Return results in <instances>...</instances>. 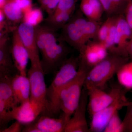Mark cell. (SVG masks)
I'll use <instances>...</instances> for the list:
<instances>
[{
    "label": "cell",
    "instance_id": "17",
    "mask_svg": "<svg viewBox=\"0 0 132 132\" xmlns=\"http://www.w3.org/2000/svg\"><path fill=\"white\" fill-rule=\"evenodd\" d=\"M11 85L17 105L30 99L31 95L30 81L27 76L17 74L13 76Z\"/></svg>",
    "mask_w": 132,
    "mask_h": 132
},
{
    "label": "cell",
    "instance_id": "12",
    "mask_svg": "<svg viewBox=\"0 0 132 132\" xmlns=\"http://www.w3.org/2000/svg\"><path fill=\"white\" fill-rule=\"evenodd\" d=\"M79 52V61L90 69L104 60L109 53L104 43L96 40L88 41Z\"/></svg>",
    "mask_w": 132,
    "mask_h": 132
},
{
    "label": "cell",
    "instance_id": "34",
    "mask_svg": "<svg viewBox=\"0 0 132 132\" xmlns=\"http://www.w3.org/2000/svg\"><path fill=\"white\" fill-rule=\"evenodd\" d=\"M6 27V24L4 21H0V32L4 33V30Z\"/></svg>",
    "mask_w": 132,
    "mask_h": 132
},
{
    "label": "cell",
    "instance_id": "29",
    "mask_svg": "<svg viewBox=\"0 0 132 132\" xmlns=\"http://www.w3.org/2000/svg\"><path fill=\"white\" fill-rule=\"evenodd\" d=\"M124 15L126 21L131 29L132 34V0H128V1Z\"/></svg>",
    "mask_w": 132,
    "mask_h": 132
},
{
    "label": "cell",
    "instance_id": "19",
    "mask_svg": "<svg viewBox=\"0 0 132 132\" xmlns=\"http://www.w3.org/2000/svg\"><path fill=\"white\" fill-rule=\"evenodd\" d=\"M74 12H59L49 15L47 20L50 26L48 27L54 31L62 28L73 15Z\"/></svg>",
    "mask_w": 132,
    "mask_h": 132
},
{
    "label": "cell",
    "instance_id": "22",
    "mask_svg": "<svg viewBox=\"0 0 132 132\" xmlns=\"http://www.w3.org/2000/svg\"><path fill=\"white\" fill-rule=\"evenodd\" d=\"M43 15L41 9L32 8L23 14L22 22L35 27L39 26L43 21Z\"/></svg>",
    "mask_w": 132,
    "mask_h": 132
},
{
    "label": "cell",
    "instance_id": "23",
    "mask_svg": "<svg viewBox=\"0 0 132 132\" xmlns=\"http://www.w3.org/2000/svg\"><path fill=\"white\" fill-rule=\"evenodd\" d=\"M120 82L126 88L132 87V62L127 63L118 72Z\"/></svg>",
    "mask_w": 132,
    "mask_h": 132
},
{
    "label": "cell",
    "instance_id": "14",
    "mask_svg": "<svg viewBox=\"0 0 132 132\" xmlns=\"http://www.w3.org/2000/svg\"><path fill=\"white\" fill-rule=\"evenodd\" d=\"M67 122L64 116L59 118L42 116L36 122L26 125L22 132H64Z\"/></svg>",
    "mask_w": 132,
    "mask_h": 132
},
{
    "label": "cell",
    "instance_id": "39",
    "mask_svg": "<svg viewBox=\"0 0 132 132\" xmlns=\"http://www.w3.org/2000/svg\"><path fill=\"white\" fill-rule=\"evenodd\" d=\"M126 1H128V0H126Z\"/></svg>",
    "mask_w": 132,
    "mask_h": 132
},
{
    "label": "cell",
    "instance_id": "36",
    "mask_svg": "<svg viewBox=\"0 0 132 132\" xmlns=\"http://www.w3.org/2000/svg\"><path fill=\"white\" fill-rule=\"evenodd\" d=\"M7 0H0V8L2 9Z\"/></svg>",
    "mask_w": 132,
    "mask_h": 132
},
{
    "label": "cell",
    "instance_id": "31",
    "mask_svg": "<svg viewBox=\"0 0 132 132\" xmlns=\"http://www.w3.org/2000/svg\"><path fill=\"white\" fill-rule=\"evenodd\" d=\"M23 125L16 121L7 128H5L2 131L3 132H20L22 131Z\"/></svg>",
    "mask_w": 132,
    "mask_h": 132
},
{
    "label": "cell",
    "instance_id": "18",
    "mask_svg": "<svg viewBox=\"0 0 132 132\" xmlns=\"http://www.w3.org/2000/svg\"><path fill=\"white\" fill-rule=\"evenodd\" d=\"M80 10L87 19L98 22L104 12L99 0H81Z\"/></svg>",
    "mask_w": 132,
    "mask_h": 132
},
{
    "label": "cell",
    "instance_id": "21",
    "mask_svg": "<svg viewBox=\"0 0 132 132\" xmlns=\"http://www.w3.org/2000/svg\"><path fill=\"white\" fill-rule=\"evenodd\" d=\"M14 65L6 46L0 48V76H11Z\"/></svg>",
    "mask_w": 132,
    "mask_h": 132
},
{
    "label": "cell",
    "instance_id": "6",
    "mask_svg": "<svg viewBox=\"0 0 132 132\" xmlns=\"http://www.w3.org/2000/svg\"><path fill=\"white\" fill-rule=\"evenodd\" d=\"M85 88L88 94L87 110L91 116L118 99L126 96L127 91V88L123 86L113 88L108 93L103 89L97 87Z\"/></svg>",
    "mask_w": 132,
    "mask_h": 132
},
{
    "label": "cell",
    "instance_id": "33",
    "mask_svg": "<svg viewBox=\"0 0 132 132\" xmlns=\"http://www.w3.org/2000/svg\"><path fill=\"white\" fill-rule=\"evenodd\" d=\"M127 52L128 57H130L132 59V38L128 44Z\"/></svg>",
    "mask_w": 132,
    "mask_h": 132
},
{
    "label": "cell",
    "instance_id": "32",
    "mask_svg": "<svg viewBox=\"0 0 132 132\" xmlns=\"http://www.w3.org/2000/svg\"><path fill=\"white\" fill-rule=\"evenodd\" d=\"M60 0H50V3L46 12L49 15H51L54 12Z\"/></svg>",
    "mask_w": 132,
    "mask_h": 132
},
{
    "label": "cell",
    "instance_id": "5",
    "mask_svg": "<svg viewBox=\"0 0 132 132\" xmlns=\"http://www.w3.org/2000/svg\"><path fill=\"white\" fill-rule=\"evenodd\" d=\"M87 20L81 11L73 14L62 28L61 39L79 51L88 42L85 32Z\"/></svg>",
    "mask_w": 132,
    "mask_h": 132
},
{
    "label": "cell",
    "instance_id": "15",
    "mask_svg": "<svg viewBox=\"0 0 132 132\" xmlns=\"http://www.w3.org/2000/svg\"><path fill=\"white\" fill-rule=\"evenodd\" d=\"M132 37L131 31L123 14L119 15L116 19L115 40V54L128 57V44Z\"/></svg>",
    "mask_w": 132,
    "mask_h": 132
},
{
    "label": "cell",
    "instance_id": "13",
    "mask_svg": "<svg viewBox=\"0 0 132 132\" xmlns=\"http://www.w3.org/2000/svg\"><path fill=\"white\" fill-rule=\"evenodd\" d=\"M16 30L28 52L31 65L42 64L39 51L36 43L35 27L22 22Z\"/></svg>",
    "mask_w": 132,
    "mask_h": 132
},
{
    "label": "cell",
    "instance_id": "26",
    "mask_svg": "<svg viewBox=\"0 0 132 132\" xmlns=\"http://www.w3.org/2000/svg\"><path fill=\"white\" fill-rule=\"evenodd\" d=\"M127 107L126 113L122 121V132H132V101Z\"/></svg>",
    "mask_w": 132,
    "mask_h": 132
},
{
    "label": "cell",
    "instance_id": "3",
    "mask_svg": "<svg viewBox=\"0 0 132 132\" xmlns=\"http://www.w3.org/2000/svg\"><path fill=\"white\" fill-rule=\"evenodd\" d=\"M129 59L128 57L109 53L104 60L88 72L84 87L103 89L107 82L128 62Z\"/></svg>",
    "mask_w": 132,
    "mask_h": 132
},
{
    "label": "cell",
    "instance_id": "11",
    "mask_svg": "<svg viewBox=\"0 0 132 132\" xmlns=\"http://www.w3.org/2000/svg\"><path fill=\"white\" fill-rule=\"evenodd\" d=\"M129 102L126 96H124L93 114L89 132L104 131L109 121L116 112L124 107H127Z\"/></svg>",
    "mask_w": 132,
    "mask_h": 132
},
{
    "label": "cell",
    "instance_id": "4",
    "mask_svg": "<svg viewBox=\"0 0 132 132\" xmlns=\"http://www.w3.org/2000/svg\"><path fill=\"white\" fill-rule=\"evenodd\" d=\"M90 69L79 62L77 74L62 90L60 95L61 111L67 123L72 117L80 100L86 78Z\"/></svg>",
    "mask_w": 132,
    "mask_h": 132
},
{
    "label": "cell",
    "instance_id": "38",
    "mask_svg": "<svg viewBox=\"0 0 132 132\" xmlns=\"http://www.w3.org/2000/svg\"><path fill=\"white\" fill-rule=\"evenodd\" d=\"M2 130V127L1 125V123H0V132H1Z\"/></svg>",
    "mask_w": 132,
    "mask_h": 132
},
{
    "label": "cell",
    "instance_id": "40",
    "mask_svg": "<svg viewBox=\"0 0 132 132\" xmlns=\"http://www.w3.org/2000/svg\"><path fill=\"white\" fill-rule=\"evenodd\" d=\"M38 1H39V0H38Z\"/></svg>",
    "mask_w": 132,
    "mask_h": 132
},
{
    "label": "cell",
    "instance_id": "37",
    "mask_svg": "<svg viewBox=\"0 0 132 132\" xmlns=\"http://www.w3.org/2000/svg\"><path fill=\"white\" fill-rule=\"evenodd\" d=\"M4 33L2 32H0V38H2V37H3L4 36Z\"/></svg>",
    "mask_w": 132,
    "mask_h": 132
},
{
    "label": "cell",
    "instance_id": "10",
    "mask_svg": "<svg viewBox=\"0 0 132 132\" xmlns=\"http://www.w3.org/2000/svg\"><path fill=\"white\" fill-rule=\"evenodd\" d=\"M45 111L46 106L44 105L29 99L15 106L11 112V117L12 120L26 125L35 121Z\"/></svg>",
    "mask_w": 132,
    "mask_h": 132
},
{
    "label": "cell",
    "instance_id": "30",
    "mask_svg": "<svg viewBox=\"0 0 132 132\" xmlns=\"http://www.w3.org/2000/svg\"><path fill=\"white\" fill-rule=\"evenodd\" d=\"M20 8L23 14L33 8L32 0H14Z\"/></svg>",
    "mask_w": 132,
    "mask_h": 132
},
{
    "label": "cell",
    "instance_id": "2",
    "mask_svg": "<svg viewBox=\"0 0 132 132\" xmlns=\"http://www.w3.org/2000/svg\"><path fill=\"white\" fill-rule=\"evenodd\" d=\"M79 59L71 57L66 60L59 68L47 91L46 112L56 114L61 111L60 95L62 90L77 74Z\"/></svg>",
    "mask_w": 132,
    "mask_h": 132
},
{
    "label": "cell",
    "instance_id": "27",
    "mask_svg": "<svg viewBox=\"0 0 132 132\" xmlns=\"http://www.w3.org/2000/svg\"><path fill=\"white\" fill-rule=\"evenodd\" d=\"M75 0H60L53 13L61 12L75 11Z\"/></svg>",
    "mask_w": 132,
    "mask_h": 132
},
{
    "label": "cell",
    "instance_id": "20",
    "mask_svg": "<svg viewBox=\"0 0 132 132\" xmlns=\"http://www.w3.org/2000/svg\"><path fill=\"white\" fill-rule=\"evenodd\" d=\"M2 9L5 16L10 21L18 22L22 20L23 12L14 0H7Z\"/></svg>",
    "mask_w": 132,
    "mask_h": 132
},
{
    "label": "cell",
    "instance_id": "7",
    "mask_svg": "<svg viewBox=\"0 0 132 132\" xmlns=\"http://www.w3.org/2000/svg\"><path fill=\"white\" fill-rule=\"evenodd\" d=\"M13 76H0V123L2 131L5 129L6 125L12 120L11 112L18 105L15 100L11 85Z\"/></svg>",
    "mask_w": 132,
    "mask_h": 132
},
{
    "label": "cell",
    "instance_id": "8",
    "mask_svg": "<svg viewBox=\"0 0 132 132\" xmlns=\"http://www.w3.org/2000/svg\"><path fill=\"white\" fill-rule=\"evenodd\" d=\"M45 74L41 64L31 65L27 74L30 81V100L43 104L46 106V109L47 88L45 83Z\"/></svg>",
    "mask_w": 132,
    "mask_h": 132
},
{
    "label": "cell",
    "instance_id": "28",
    "mask_svg": "<svg viewBox=\"0 0 132 132\" xmlns=\"http://www.w3.org/2000/svg\"><path fill=\"white\" fill-rule=\"evenodd\" d=\"M104 12L109 16L120 15L119 12L112 0H99Z\"/></svg>",
    "mask_w": 132,
    "mask_h": 132
},
{
    "label": "cell",
    "instance_id": "1",
    "mask_svg": "<svg viewBox=\"0 0 132 132\" xmlns=\"http://www.w3.org/2000/svg\"><path fill=\"white\" fill-rule=\"evenodd\" d=\"M36 43L42 56L44 72H51L65 61L68 50L62 40L58 39L54 31L47 27L38 29L36 33Z\"/></svg>",
    "mask_w": 132,
    "mask_h": 132
},
{
    "label": "cell",
    "instance_id": "16",
    "mask_svg": "<svg viewBox=\"0 0 132 132\" xmlns=\"http://www.w3.org/2000/svg\"><path fill=\"white\" fill-rule=\"evenodd\" d=\"M12 53L15 67L19 73L27 76V68L29 56L16 30L13 35Z\"/></svg>",
    "mask_w": 132,
    "mask_h": 132
},
{
    "label": "cell",
    "instance_id": "9",
    "mask_svg": "<svg viewBox=\"0 0 132 132\" xmlns=\"http://www.w3.org/2000/svg\"><path fill=\"white\" fill-rule=\"evenodd\" d=\"M88 102L86 88L83 87L80 100L77 108L66 124L65 132H89L86 112Z\"/></svg>",
    "mask_w": 132,
    "mask_h": 132
},
{
    "label": "cell",
    "instance_id": "35",
    "mask_svg": "<svg viewBox=\"0 0 132 132\" xmlns=\"http://www.w3.org/2000/svg\"><path fill=\"white\" fill-rule=\"evenodd\" d=\"M5 15L2 9L0 8V21H3Z\"/></svg>",
    "mask_w": 132,
    "mask_h": 132
},
{
    "label": "cell",
    "instance_id": "25",
    "mask_svg": "<svg viewBox=\"0 0 132 132\" xmlns=\"http://www.w3.org/2000/svg\"><path fill=\"white\" fill-rule=\"evenodd\" d=\"M118 111H116L109 121L104 132H122V121L121 120Z\"/></svg>",
    "mask_w": 132,
    "mask_h": 132
},
{
    "label": "cell",
    "instance_id": "24",
    "mask_svg": "<svg viewBox=\"0 0 132 132\" xmlns=\"http://www.w3.org/2000/svg\"><path fill=\"white\" fill-rule=\"evenodd\" d=\"M116 16V15L109 16L104 23L101 25L95 40L104 43L106 39L111 26Z\"/></svg>",
    "mask_w": 132,
    "mask_h": 132
}]
</instances>
